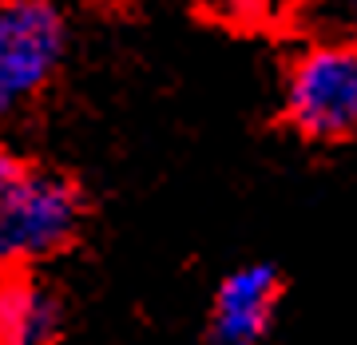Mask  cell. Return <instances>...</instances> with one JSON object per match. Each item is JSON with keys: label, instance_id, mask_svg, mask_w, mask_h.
Listing matches in <instances>:
<instances>
[{"label": "cell", "instance_id": "52a82bcc", "mask_svg": "<svg viewBox=\"0 0 357 345\" xmlns=\"http://www.w3.org/2000/svg\"><path fill=\"white\" fill-rule=\"evenodd\" d=\"M337 13L349 16V20H357V0H337Z\"/></svg>", "mask_w": 357, "mask_h": 345}, {"label": "cell", "instance_id": "8992f818", "mask_svg": "<svg viewBox=\"0 0 357 345\" xmlns=\"http://www.w3.org/2000/svg\"><path fill=\"white\" fill-rule=\"evenodd\" d=\"M20 175H24V167L16 163V155L8 151V147H0V194L8 191V187H13Z\"/></svg>", "mask_w": 357, "mask_h": 345}, {"label": "cell", "instance_id": "277c9868", "mask_svg": "<svg viewBox=\"0 0 357 345\" xmlns=\"http://www.w3.org/2000/svg\"><path fill=\"white\" fill-rule=\"evenodd\" d=\"M278 270L274 266H243L227 274L211 309V342L215 345H262L278 306Z\"/></svg>", "mask_w": 357, "mask_h": 345}, {"label": "cell", "instance_id": "6da1fadb", "mask_svg": "<svg viewBox=\"0 0 357 345\" xmlns=\"http://www.w3.org/2000/svg\"><path fill=\"white\" fill-rule=\"evenodd\" d=\"M79 227V191L64 175L24 171L0 194V270L56 254Z\"/></svg>", "mask_w": 357, "mask_h": 345}, {"label": "cell", "instance_id": "5b68a950", "mask_svg": "<svg viewBox=\"0 0 357 345\" xmlns=\"http://www.w3.org/2000/svg\"><path fill=\"white\" fill-rule=\"evenodd\" d=\"M60 333V302L32 274L0 278V345H52Z\"/></svg>", "mask_w": 357, "mask_h": 345}, {"label": "cell", "instance_id": "3957f363", "mask_svg": "<svg viewBox=\"0 0 357 345\" xmlns=\"http://www.w3.org/2000/svg\"><path fill=\"white\" fill-rule=\"evenodd\" d=\"M64 20L48 0H0V119L20 112L60 68Z\"/></svg>", "mask_w": 357, "mask_h": 345}, {"label": "cell", "instance_id": "7a4b0ae2", "mask_svg": "<svg viewBox=\"0 0 357 345\" xmlns=\"http://www.w3.org/2000/svg\"><path fill=\"white\" fill-rule=\"evenodd\" d=\"M286 119L306 139L357 135V44H314L286 76Z\"/></svg>", "mask_w": 357, "mask_h": 345}]
</instances>
